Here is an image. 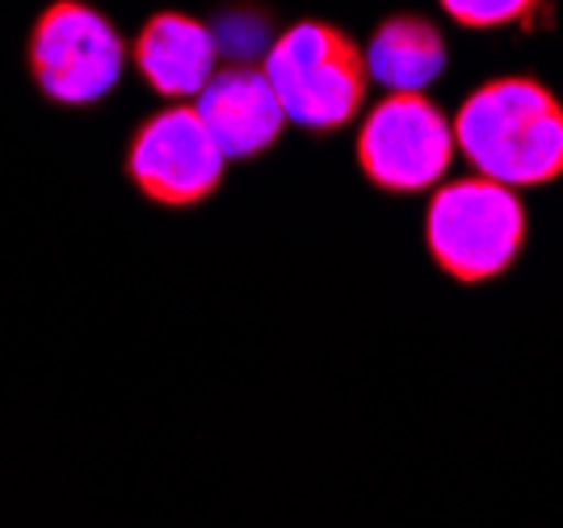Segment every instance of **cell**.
<instances>
[{
  "label": "cell",
  "instance_id": "1",
  "mask_svg": "<svg viewBox=\"0 0 563 528\" xmlns=\"http://www.w3.org/2000/svg\"><path fill=\"white\" fill-rule=\"evenodd\" d=\"M459 156L509 189L563 177V101L534 76H496L471 89L454 114Z\"/></svg>",
  "mask_w": 563,
  "mask_h": 528
},
{
  "label": "cell",
  "instance_id": "2",
  "mask_svg": "<svg viewBox=\"0 0 563 528\" xmlns=\"http://www.w3.org/2000/svg\"><path fill=\"white\" fill-rule=\"evenodd\" d=\"M526 235L530 214L521 189L479 172L442 181L424 210L429 260L459 285H484L509 273L526 252Z\"/></svg>",
  "mask_w": 563,
  "mask_h": 528
},
{
  "label": "cell",
  "instance_id": "3",
  "mask_svg": "<svg viewBox=\"0 0 563 528\" xmlns=\"http://www.w3.org/2000/svg\"><path fill=\"white\" fill-rule=\"evenodd\" d=\"M265 76L278 92L290 126L307 135H336L362 114L371 71L366 50L341 25L303 18L286 25L265 50Z\"/></svg>",
  "mask_w": 563,
  "mask_h": 528
},
{
  "label": "cell",
  "instance_id": "4",
  "mask_svg": "<svg viewBox=\"0 0 563 528\" xmlns=\"http://www.w3.org/2000/svg\"><path fill=\"white\" fill-rule=\"evenodd\" d=\"M131 46L97 4L51 0L25 34V76L55 110H93L122 85Z\"/></svg>",
  "mask_w": 563,
  "mask_h": 528
},
{
  "label": "cell",
  "instance_id": "5",
  "mask_svg": "<svg viewBox=\"0 0 563 528\" xmlns=\"http://www.w3.org/2000/svg\"><path fill=\"white\" fill-rule=\"evenodd\" d=\"M353 156L371 189L412 198L446 181L459 143L438 101H429L424 92H387L362 117Z\"/></svg>",
  "mask_w": 563,
  "mask_h": 528
},
{
  "label": "cell",
  "instance_id": "6",
  "mask_svg": "<svg viewBox=\"0 0 563 528\" xmlns=\"http://www.w3.org/2000/svg\"><path fill=\"white\" fill-rule=\"evenodd\" d=\"M228 156L207 131L202 114L173 101L147 114L126 138L122 172L143 202L161 210H194L211 202L228 181Z\"/></svg>",
  "mask_w": 563,
  "mask_h": 528
},
{
  "label": "cell",
  "instance_id": "7",
  "mask_svg": "<svg viewBox=\"0 0 563 528\" xmlns=\"http://www.w3.org/2000/svg\"><path fill=\"white\" fill-rule=\"evenodd\" d=\"M194 110L202 114L228 160H257L265 151H274L290 126L278 92L257 64L219 68L211 85L194 97Z\"/></svg>",
  "mask_w": 563,
  "mask_h": 528
},
{
  "label": "cell",
  "instance_id": "8",
  "mask_svg": "<svg viewBox=\"0 0 563 528\" xmlns=\"http://www.w3.org/2000/svg\"><path fill=\"white\" fill-rule=\"evenodd\" d=\"M140 80L165 101H194L219 71V38L207 22L181 9H161L131 38Z\"/></svg>",
  "mask_w": 563,
  "mask_h": 528
},
{
  "label": "cell",
  "instance_id": "9",
  "mask_svg": "<svg viewBox=\"0 0 563 528\" xmlns=\"http://www.w3.org/2000/svg\"><path fill=\"white\" fill-rule=\"evenodd\" d=\"M362 50L371 85H383L387 92H424L450 64L446 34L421 13L383 18Z\"/></svg>",
  "mask_w": 563,
  "mask_h": 528
},
{
  "label": "cell",
  "instance_id": "10",
  "mask_svg": "<svg viewBox=\"0 0 563 528\" xmlns=\"http://www.w3.org/2000/svg\"><path fill=\"white\" fill-rule=\"evenodd\" d=\"M438 4L463 30H505L521 22L539 0H438Z\"/></svg>",
  "mask_w": 563,
  "mask_h": 528
}]
</instances>
